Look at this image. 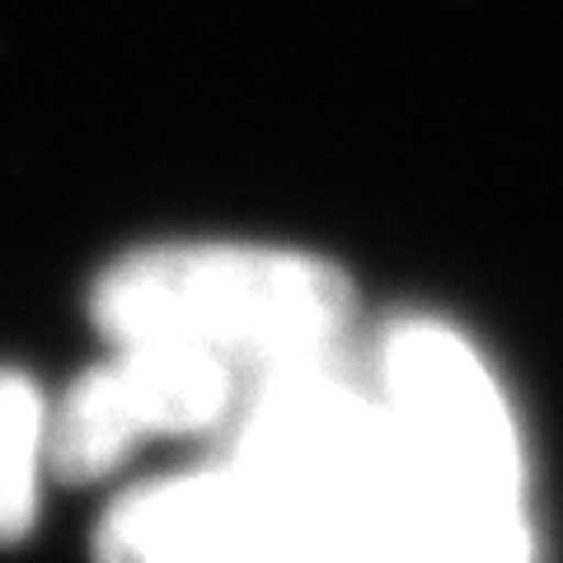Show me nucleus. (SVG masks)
Instances as JSON below:
<instances>
[{"label":"nucleus","mask_w":563,"mask_h":563,"mask_svg":"<svg viewBox=\"0 0 563 563\" xmlns=\"http://www.w3.org/2000/svg\"><path fill=\"white\" fill-rule=\"evenodd\" d=\"M263 521L268 503L225 455L122 493L99 521L95 563H235Z\"/></svg>","instance_id":"nucleus-4"},{"label":"nucleus","mask_w":563,"mask_h":563,"mask_svg":"<svg viewBox=\"0 0 563 563\" xmlns=\"http://www.w3.org/2000/svg\"><path fill=\"white\" fill-rule=\"evenodd\" d=\"M52 409L33 380L0 372V544L29 536L43 498V470H52Z\"/></svg>","instance_id":"nucleus-5"},{"label":"nucleus","mask_w":563,"mask_h":563,"mask_svg":"<svg viewBox=\"0 0 563 563\" xmlns=\"http://www.w3.org/2000/svg\"><path fill=\"white\" fill-rule=\"evenodd\" d=\"M372 390L409 493L451 517L526 521L517 422L465 333L432 314H404L376 343Z\"/></svg>","instance_id":"nucleus-2"},{"label":"nucleus","mask_w":563,"mask_h":563,"mask_svg":"<svg viewBox=\"0 0 563 563\" xmlns=\"http://www.w3.org/2000/svg\"><path fill=\"white\" fill-rule=\"evenodd\" d=\"M240 376L225 362L174 343H113L52 409V474L90 484L161 437H192L225 422Z\"/></svg>","instance_id":"nucleus-3"},{"label":"nucleus","mask_w":563,"mask_h":563,"mask_svg":"<svg viewBox=\"0 0 563 563\" xmlns=\"http://www.w3.org/2000/svg\"><path fill=\"white\" fill-rule=\"evenodd\" d=\"M357 310L329 258L244 240H169L113 258L90 291L109 343H174L240 380L333 362Z\"/></svg>","instance_id":"nucleus-1"}]
</instances>
